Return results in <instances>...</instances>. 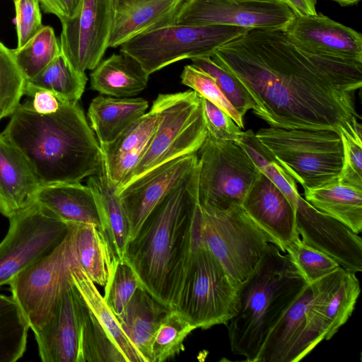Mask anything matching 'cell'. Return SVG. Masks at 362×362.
<instances>
[{
  "instance_id": "obj_32",
  "label": "cell",
  "mask_w": 362,
  "mask_h": 362,
  "mask_svg": "<svg viewBox=\"0 0 362 362\" xmlns=\"http://www.w3.org/2000/svg\"><path fill=\"white\" fill-rule=\"evenodd\" d=\"M87 80L86 74L75 71L60 54L38 75L26 81L24 95L30 96L37 90H45L63 102L77 103L83 93Z\"/></svg>"
},
{
  "instance_id": "obj_12",
  "label": "cell",
  "mask_w": 362,
  "mask_h": 362,
  "mask_svg": "<svg viewBox=\"0 0 362 362\" xmlns=\"http://www.w3.org/2000/svg\"><path fill=\"white\" fill-rule=\"evenodd\" d=\"M9 220L0 243V287L50 254L64 239L69 224L33 203Z\"/></svg>"
},
{
  "instance_id": "obj_27",
  "label": "cell",
  "mask_w": 362,
  "mask_h": 362,
  "mask_svg": "<svg viewBox=\"0 0 362 362\" xmlns=\"http://www.w3.org/2000/svg\"><path fill=\"white\" fill-rule=\"evenodd\" d=\"M148 102L142 98H115L100 95L90 103L88 117L99 144L115 139L146 113Z\"/></svg>"
},
{
  "instance_id": "obj_35",
  "label": "cell",
  "mask_w": 362,
  "mask_h": 362,
  "mask_svg": "<svg viewBox=\"0 0 362 362\" xmlns=\"http://www.w3.org/2000/svg\"><path fill=\"white\" fill-rule=\"evenodd\" d=\"M29 329L12 296L0 293V362H16L23 356Z\"/></svg>"
},
{
  "instance_id": "obj_2",
  "label": "cell",
  "mask_w": 362,
  "mask_h": 362,
  "mask_svg": "<svg viewBox=\"0 0 362 362\" xmlns=\"http://www.w3.org/2000/svg\"><path fill=\"white\" fill-rule=\"evenodd\" d=\"M199 173L198 163L153 209L126 247L124 263L141 286L170 309L198 231Z\"/></svg>"
},
{
  "instance_id": "obj_13",
  "label": "cell",
  "mask_w": 362,
  "mask_h": 362,
  "mask_svg": "<svg viewBox=\"0 0 362 362\" xmlns=\"http://www.w3.org/2000/svg\"><path fill=\"white\" fill-rule=\"evenodd\" d=\"M295 16L278 0H185L176 24L285 31Z\"/></svg>"
},
{
  "instance_id": "obj_25",
  "label": "cell",
  "mask_w": 362,
  "mask_h": 362,
  "mask_svg": "<svg viewBox=\"0 0 362 362\" xmlns=\"http://www.w3.org/2000/svg\"><path fill=\"white\" fill-rule=\"evenodd\" d=\"M90 76L93 90L115 98L138 95L146 88L149 78L135 58L120 51L102 60Z\"/></svg>"
},
{
  "instance_id": "obj_34",
  "label": "cell",
  "mask_w": 362,
  "mask_h": 362,
  "mask_svg": "<svg viewBox=\"0 0 362 362\" xmlns=\"http://www.w3.org/2000/svg\"><path fill=\"white\" fill-rule=\"evenodd\" d=\"M236 142L247 152L260 172L282 192L296 211L300 196L296 180L272 153L251 129L242 132Z\"/></svg>"
},
{
  "instance_id": "obj_30",
  "label": "cell",
  "mask_w": 362,
  "mask_h": 362,
  "mask_svg": "<svg viewBox=\"0 0 362 362\" xmlns=\"http://www.w3.org/2000/svg\"><path fill=\"white\" fill-rule=\"evenodd\" d=\"M75 225V247L79 265L95 284L105 286L119 262L100 228L92 224Z\"/></svg>"
},
{
  "instance_id": "obj_15",
  "label": "cell",
  "mask_w": 362,
  "mask_h": 362,
  "mask_svg": "<svg viewBox=\"0 0 362 362\" xmlns=\"http://www.w3.org/2000/svg\"><path fill=\"white\" fill-rule=\"evenodd\" d=\"M198 163L197 153L181 156L150 170L116 190L128 220L129 241L153 209Z\"/></svg>"
},
{
  "instance_id": "obj_38",
  "label": "cell",
  "mask_w": 362,
  "mask_h": 362,
  "mask_svg": "<svg viewBox=\"0 0 362 362\" xmlns=\"http://www.w3.org/2000/svg\"><path fill=\"white\" fill-rule=\"evenodd\" d=\"M25 83L12 50L0 41V120L10 116L19 105Z\"/></svg>"
},
{
  "instance_id": "obj_29",
  "label": "cell",
  "mask_w": 362,
  "mask_h": 362,
  "mask_svg": "<svg viewBox=\"0 0 362 362\" xmlns=\"http://www.w3.org/2000/svg\"><path fill=\"white\" fill-rule=\"evenodd\" d=\"M305 199L313 206L337 218L360 233L362 230V188L338 180L304 189Z\"/></svg>"
},
{
  "instance_id": "obj_43",
  "label": "cell",
  "mask_w": 362,
  "mask_h": 362,
  "mask_svg": "<svg viewBox=\"0 0 362 362\" xmlns=\"http://www.w3.org/2000/svg\"><path fill=\"white\" fill-rule=\"evenodd\" d=\"M141 286L139 279L126 263L119 262L111 279L104 286V299L107 305L119 317L136 290Z\"/></svg>"
},
{
  "instance_id": "obj_37",
  "label": "cell",
  "mask_w": 362,
  "mask_h": 362,
  "mask_svg": "<svg viewBox=\"0 0 362 362\" xmlns=\"http://www.w3.org/2000/svg\"><path fill=\"white\" fill-rule=\"evenodd\" d=\"M195 329L178 311L170 310L154 334L150 362H163L183 351L185 339Z\"/></svg>"
},
{
  "instance_id": "obj_23",
  "label": "cell",
  "mask_w": 362,
  "mask_h": 362,
  "mask_svg": "<svg viewBox=\"0 0 362 362\" xmlns=\"http://www.w3.org/2000/svg\"><path fill=\"white\" fill-rule=\"evenodd\" d=\"M40 186L23 156L0 134V213L10 219L31 206Z\"/></svg>"
},
{
  "instance_id": "obj_9",
  "label": "cell",
  "mask_w": 362,
  "mask_h": 362,
  "mask_svg": "<svg viewBox=\"0 0 362 362\" xmlns=\"http://www.w3.org/2000/svg\"><path fill=\"white\" fill-rule=\"evenodd\" d=\"M68 224L69 230L62 242L8 284L12 297L33 332L47 324L60 296L72 282V270L80 266L75 247L76 225Z\"/></svg>"
},
{
  "instance_id": "obj_20",
  "label": "cell",
  "mask_w": 362,
  "mask_h": 362,
  "mask_svg": "<svg viewBox=\"0 0 362 362\" xmlns=\"http://www.w3.org/2000/svg\"><path fill=\"white\" fill-rule=\"evenodd\" d=\"M355 274L341 267L311 284L313 297L308 317L325 340H329L352 315L361 291Z\"/></svg>"
},
{
  "instance_id": "obj_48",
  "label": "cell",
  "mask_w": 362,
  "mask_h": 362,
  "mask_svg": "<svg viewBox=\"0 0 362 362\" xmlns=\"http://www.w3.org/2000/svg\"><path fill=\"white\" fill-rule=\"evenodd\" d=\"M287 6L296 16L315 15L317 0H278Z\"/></svg>"
},
{
  "instance_id": "obj_1",
  "label": "cell",
  "mask_w": 362,
  "mask_h": 362,
  "mask_svg": "<svg viewBox=\"0 0 362 362\" xmlns=\"http://www.w3.org/2000/svg\"><path fill=\"white\" fill-rule=\"evenodd\" d=\"M245 86L272 127L339 133L354 118L362 64L307 52L283 30L252 29L211 57Z\"/></svg>"
},
{
  "instance_id": "obj_6",
  "label": "cell",
  "mask_w": 362,
  "mask_h": 362,
  "mask_svg": "<svg viewBox=\"0 0 362 362\" xmlns=\"http://www.w3.org/2000/svg\"><path fill=\"white\" fill-rule=\"evenodd\" d=\"M151 110L157 118L156 131L123 186L166 162L197 153L207 136L202 98L193 90L159 94Z\"/></svg>"
},
{
  "instance_id": "obj_10",
  "label": "cell",
  "mask_w": 362,
  "mask_h": 362,
  "mask_svg": "<svg viewBox=\"0 0 362 362\" xmlns=\"http://www.w3.org/2000/svg\"><path fill=\"white\" fill-rule=\"evenodd\" d=\"M249 30L233 25L175 24L137 35L120 46L151 74L185 59L211 57L219 47Z\"/></svg>"
},
{
  "instance_id": "obj_45",
  "label": "cell",
  "mask_w": 362,
  "mask_h": 362,
  "mask_svg": "<svg viewBox=\"0 0 362 362\" xmlns=\"http://www.w3.org/2000/svg\"><path fill=\"white\" fill-rule=\"evenodd\" d=\"M202 98L207 134L218 140L236 141L243 131L231 117L204 98Z\"/></svg>"
},
{
  "instance_id": "obj_40",
  "label": "cell",
  "mask_w": 362,
  "mask_h": 362,
  "mask_svg": "<svg viewBox=\"0 0 362 362\" xmlns=\"http://www.w3.org/2000/svg\"><path fill=\"white\" fill-rule=\"evenodd\" d=\"M284 252L308 284L315 283L341 267L332 257L308 245L300 237L286 245Z\"/></svg>"
},
{
  "instance_id": "obj_11",
  "label": "cell",
  "mask_w": 362,
  "mask_h": 362,
  "mask_svg": "<svg viewBox=\"0 0 362 362\" xmlns=\"http://www.w3.org/2000/svg\"><path fill=\"white\" fill-rule=\"evenodd\" d=\"M197 153L200 206L226 210L242 205L261 173L247 152L236 141L207 134Z\"/></svg>"
},
{
  "instance_id": "obj_21",
  "label": "cell",
  "mask_w": 362,
  "mask_h": 362,
  "mask_svg": "<svg viewBox=\"0 0 362 362\" xmlns=\"http://www.w3.org/2000/svg\"><path fill=\"white\" fill-rule=\"evenodd\" d=\"M242 206L280 250L298 238L296 211L282 192L263 173L247 192Z\"/></svg>"
},
{
  "instance_id": "obj_42",
  "label": "cell",
  "mask_w": 362,
  "mask_h": 362,
  "mask_svg": "<svg viewBox=\"0 0 362 362\" xmlns=\"http://www.w3.org/2000/svg\"><path fill=\"white\" fill-rule=\"evenodd\" d=\"M180 79L183 85L223 110L240 129L244 128L243 117L229 102L212 76L192 64H187L184 66Z\"/></svg>"
},
{
  "instance_id": "obj_14",
  "label": "cell",
  "mask_w": 362,
  "mask_h": 362,
  "mask_svg": "<svg viewBox=\"0 0 362 362\" xmlns=\"http://www.w3.org/2000/svg\"><path fill=\"white\" fill-rule=\"evenodd\" d=\"M112 21V0H83L77 14L61 22V54L75 71L86 74L102 61Z\"/></svg>"
},
{
  "instance_id": "obj_5",
  "label": "cell",
  "mask_w": 362,
  "mask_h": 362,
  "mask_svg": "<svg viewBox=\"0 0 362 362\" xmlns=\"http://www.w3.org/2000/svg\"><path fill=\"white\" fill-rule=\"evenodd\" d=\"M238 288L201 239L198 227L173 309L196 329L227 325L235 313Z\"/></svg>"
},
{
  "instance_id": "obj_41",
  "label": "cell",
  "mask_w": 362,
  "mask_h": 362,
  "mask_svg": "<svg viewBox=\"0 0 362 362\" xmlns=\"http://www.w3.org/2000/svg\"><path fill=\"white\" fill-rule=\"evenodd\" d=\"M357 119L354 118L339 131L343 165L338 181L362 188V126Z\"/></svg>"
},
{
  "instance_id": "obj_24",
  "label": "cell",
  "mask_w": 362,
  "mask_h": 362,
  "mask_svg": "<svg viewBox=\"0 0 362 362\" xmlns=\"http://www.w3.org/2000/svg\"><path fill=\"white\" fill-rule=\"evenodd\" d=\"M34 203L53 216L74 224H92L101 230L95 196L81 182L40 185Z\"/></svg>"
},
{
  "instance_id": "obj_18",
  "label": "cell",
  "mask_w": 362,
  "mask_h": 362,
  "mask_svg": "<svg viewBox=\"0 0 362 362\" xmlns=\"http://www.w3.org/2000/svg\"><path fill=\"white\" fill-rule=\"evenodd\" d=\"M313 297V285L308 284L271 329L256 362H297L324 339L308 318Z\"/></svg>"
},
{
  "instance_id": "obj_46",
  "label": "cell",
  "mask_w": 362,
  "mask_h": 362,
  "mask_svg": "<svg viewBox=\"0 0 362 362\" xmlns=\"http://www.w3.org/2000/svg\"><path fill=\"white\" fill-rule=\"evenodd\" d=\"M39 2L45 13L56 16L62 22L77 14L83 0H39Z\"/></svg>"
},
{
  "instance_id": "obj_22",
  "label": "cell",
  "mask_w": 362,
  "mask_h": 362,
  "mask_svg": "<svg viewBox=\"0 0 362 362\" xmlns=\"http://www.w3.org/2000/svg\"><path fill=\"white\" fill-rule=\"evenodd\" d=\"M185 0H112L113 21L109 47L176 24Z\"/></svg>"
},
{
  "instance_id": "obj_31",
  "label": "cell",
  "mask_w": 362,
  "mask_h": 362,
  "mask_svg": "<svg viewBox=\"0 0 362 362\" xmlns=\"http://www.w3.org/2000/svg\"><path fill=\"white\" fill-rule=\"evenodd\" d=\"M71 280L99 324L126 359V362H146L122 330L117 316L105 303L95 284L80 266L72 270Z\"/></svg>"
},
{
  "instance_id": "obj_49",
  "label": "cell",
  "mask_w": 362,
  "mask_h": 362,
  "mask_svg": "<svg viewBox=\"0 0 362 362\" xmlns=\"http://www.w3.org/2000/svg\"><path fill=\"white\" fill-rule=\"evenodd\" d=\"M336 1L342 6H353L358 4L361 0H332Z\"/></svg>"
},
{
  "instance_id": "obj_8",
  "label": "cell",
  "mask_w": 362,
  "mask_h": 362,
  "mask_svg": "<svg viewBox=\"0 0 362 362\" xmlns=\"http://www.w3.org/2000/svg\"><path fill=\"white\" fill-rule=\"evenodd\" d=\"M199 234L238 286L255 269L267 246L274 243L242 205L226 210L200 206Z\"/></svg>"
},
{
  "instance_id": "obj_16",
  "label": "cell",
  "mask_w": 362,
  "mask_h": 362,
  "mask_svg": "<svg viewBox=\"0 0 362 362\" xmlns=\"http://www.w3.org/2000/svg\"><path fill=\"white\" fill-rule=\"evenodd\" d=\"M296 223L298 235L305 244L329 256L349 272L362 271V239L358 234L313 206L300 194Z\"/></svg>"
},
{
  "instance_id": "obj_3",
  "label": "cell",
  "mask_w": 362,
  "mask_h": 362,
  "mask_svg": "<svg viewBox=\"0 0 362 362\" xmlns=\"http://www.w3.org/2000/svg\"><path fill=\"white\" fill-rule=\"evenodd\" d=\"M0 133L25 158L40 185L81 182L100 172V146L77 103L62 101L40 114L30 100L20 103Z\"/></svg>"
},
{
  "instance_id": "obj_4",
  "label": "cell",
  "mask_w": 362,
  "mask_h": 362,
  "mask_svg": "<svg viewBox=\"0 0 362 362\" xmlns=\"http://www.w3.org/2000/svg\"><path fill=\"white\" fill-rule=\"evenodd\" d=\"M308 284L287 253L269 243L238 286L235 313L227 324L232 353L256 362L268 333Z\"/></svg>"
},
{
  "instance_id": "obj_17",
  "label": "cell",
  "mask_w": 362,
  "mask_h": 362,
  "mask_svg": "<svg viewBox=\"0 0 362 362\" xmlns=\"http://www.w3.org/2000/svg\"><path fill=\"white\" fill-rule=\"evenodd\" d=\"M86 305L71 282L60 296L47 324L34 332L42 361L83 362Z\"/></svg>"
},
{
  "instance_id": "obj_26",
  "label": "cell",
  "mask_w": 362,
  "mask_h": 362,
  "mask_svg": "<svg viewBox=\"0 0 362 362\" xmlns=\"http://www.w3.org/2000/svg\"><path fill=\"white\" fill-rule=\"evenodd\" d=\"M170 310L140 286L122 315L117 317L122 330L146 362H150L151 346L154 334Z\"/></svg>"
},
{
  "instance_id": "obj_19",
  "label": "cell",
  "mask_w": 362,
  "mask_h": 362,
  "mask_svg": "<svg viewBox=\"0 0 362 362\" xmlns=\"http://www.w3.org/2000/svg\"><path fill=\"white\" fill-rule=\"evenodd\" d=\"M288 39L312 54L362 64V35L322 13L295 16L285 30Z\"/></svg>"
},
{
  "instance_id": "obj_28",
  "label": "cell",
  "mask_w": 362,
  "mask_h": 362,
  "mask_svg": "<svg viewBox=\"0 0 362 362\" xmlns=\"http://www.w3.org/2000/svg\"><path fill=\"white\" fill-rule=\"evenodd\" d=\"M87 185L92 190L96 200L101 230L118 261L124 263L129 241V223L116 188L109 180L103 160L100 172L89 176Z\"/></svg>"
},
{
  "instance_id": "obj_47",
  "label": "cell",
  "mask_w": 362,
  "mask_h": 362,
  "mask_svg": "<svg viewBox=\"0 0 362 362\" xmlns=\"http://www.w3.org/2000/svg\"><path fill=\"white\" fill-rule=\"evenodd\" d=\"M30 97L33 108L40 114H50L55 112L60 107V100L54 93L45 90H37Z\"/></svg>"
},
{
  "instance_id": "obj_36",
  "label": "cell",
  "mask_w": 362,
  "mask_h": 362,
  "mask_svg": "<svg viewBox=\"0 0 362 362\" xmlns=\"http://www.w3.org/2000/svg\"><path fill=\"white\" fill-rule=\"evenodd\" d=\"M11 50L26 81L38 75L61 54L59 40L49 25H43L23 46Z\"/></svg>"
},
{
  "instance_id": "obj_44",
  "label": "cell",
  "mask_w": 362,
  "mask_h": 362,
  "mask_svg": "<svg viewBox=\"0 0 362 362\" xmlns=\"http://www.w3.org/2000/svg\"><path fill=\"white\" fill-rule=\"evenodd\" d=\"M17 47L23 46L44 25L39 0H13Z\"/></svg>"
},
{
  "instance_id": "obj_7",
  "label": "cell",
  "mask_w": 362,
  "mask_h": 362,
  "mask_svg": "<svg viewBox=\"0 0 362 362\" xmlns=\"http://www.w3.org/2000/svg\"><path fill=\"white\" fill-rule=\"evenodd\" d=\"M255 135L304 189L338 180L343 165L339 133L270 127Z\"/></svg>"
},
{
  "instance_id": "obj_39",
  "label": "cell",
  "mask_w": 362,
  "mask_h": 362,
  "mask_svg": "<svg viewBox=\"0 0 362 362\" xmlns=\"http://www.w3.org/2000/svg\"><path fill=\"white\" fill-rule=\"evenodd\" d=\"M192 64L212 76L218 86L243 116L253 110L255 103L242 83L231 73L216 64L211 57L191 59Z\"/></svg>"
},
{
  "instance_id": "obj_33",
  "label": "cell",
  "mask_w": 362,
  "mask_h": 362,
  "mask_svg": "<svg viewBox=\"0 0 362 362\" xmlns=\"http://www.w3.org/2000/svg\"><path fill=\"white\" fill-rule=\"evenodd\" d=\"M157 118L150 110L112 141L100 144L103 158L117 159L135 168L141 160L156 131Z\"/></svg>"
}]
</instances>
